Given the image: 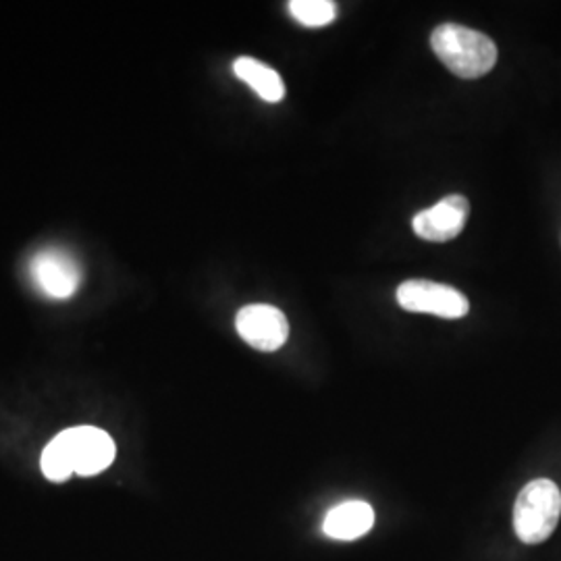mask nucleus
Returning a JSON list of instances; mask_svg holds the SVG:
<instances>
[{
  "label": "nucleus",
  "mask_w": 561,
  "mask_h": 561,
  "mask_svg": "<svg viewBox=\"0 0 561 561\" xmlns=\"http://www.w3.org/2000/svg\"><path fill=\"white\" fill-rule=\"evenodd\" d=\"M396 298L408 312L433 314L439 319H463L470 312V301L461 291L435 280H405L398 287Z\"/></svg>",
  "instance_id": "nucleus-4"
},
{
  "label": "nucleus",
  "mask_w": 561,
  "mask_h": 561,
  "mask_svg": "<svg viewBox=\"0 0 561 561\" xmlns=\"http://www.w3.org/2000/svg\"><path fill=\"white\" fill-rule=\"evenodd\" d=\"M117 456L113 437L96 426L62 431L42 451V472L48 481L65 482L71 474L94 477L104 472Z\"/></svg>",
  "instance_id": "nucleus-1"
},
{
  "label": "nucleus",
  "mask_w": 561,
  "mask_h": 561,
  "mask_svg": "<svg viewBox=\"0 0 561 561\" xmlns=\"http://www.w3.org/2000/svg\"><path fill=\"white\" fill-rule=\"evenodd\" d=\"M561 516L560 486L549 479L528 482L514 505V528L522 542L547 541Z\"/></svg>",
  "instance_id": "nucleus-3"
},
{
  "label": "nucleus",
  "mask_w": 561,
  "mask_h": 561,
  "mask_svg": "<svg viewBox=\"0 0 561 561\" xmlns=\"http://www.w3.org/2000/svg\"><path fill=\"white\" fill-rule=\"evenodd\" d=\"M470 215V204L460 196V194H451L447 198H443L439 204L426 208L419 213L412 221L414 233L426 241L456 240L463 229V225L468 221Z\"/></svg>",
  "instance_id": "nucleus-7"
},
{
  "label": "nucleus",
  "mask_w": 561,
  "mask_h": 561,
  "mask_svg": "<svg viewBox=\"0 0 561 561\" xmlns=\"http://www.w3.org/2000/svg\"><path fill=\"white\" fill-rule=\"evenodd\" d=\"M289 13L306 27H324L337 18V7L331 0H291Z\"/></svg>",
  "instance_id": "nucleus-10"
},
{
  "label": "nucleus",
  "mask_w": 561,
  "mask_h": 561,
  "mask_svg": "<svg viewBox=\"0 0 561 561\" xmlns=\"http://www.w3.org/2000/svg\"><path fill=\"white\" fill-rule=\"evenodd\" d=\"M233 73L248 83L262 101L280 102L285 99V83L279 73L252 57H240L233 62Z\"/></svg>",
  "instance_id": "nucleus-9"
},
{
  "label": "nucleus",
  "mask_w": 561,
  "mask_h": 561,
  "mask_svg": "<svg viewBox=\"0 0 561 561\" xmlns=\"http://www.w3.org/2000/svg\"><path fill=\"white\" fill-rule=\"evenodd\" d=\"M431 46L443 65L461 80L486 76L497 62V46L482 32L458 23H443L431 34Z\"/></svg>",
  "instance_id": "nucleus-2"
},
{
  "label": "nucleus",
  "mask_w": 561,
  "mask_h": 561,
  "mask_svg": "<svg viewBox=\"0 0 561 561\" xmlns=\"http://www.w3.org/2000/svg\"><path fill=\"white\" fill-rule=\"evenodd\" d=\"M30 277L48 298L67 300L80 289L81 268L67 250L44 248L30 261Z\"/></svg>",
  "instance_id": "nucleus-5"
},
{
  "label": "nucleus",
  "mask_w": 561,
  "mask_h": 561,
  "mask_svg": "<svg viewBox=\"0 0 561 561\" xmlns=\"http://www.w3.org/2000/svg\"><path fill=\"white\" fill-rule=\"evenodd\" d=\"M373 524H375V512L368 503L347 502L333 507L327 514L322 530L327 537L335 541H356L366 533H370Z\"/></svg>",
  "instance_id": "nucleus-8"
},
{
  "label": "nucleus",
  "mask_w": 561,
  "mask_h": 561,
  "mask_svg": "<svg viewBox=\"0 0 561 561\" xmlns=\"http://www.w3.org/2000/svg\"><path fill=\"white\" fill-rule=\"evenodd\" d=\"M241 340L261 352H275L289 337V322L279 308L268 304L243 306L236 319Z\"/></svg>",
  "instance_id": "nucleus-6"
}]
</instances>
